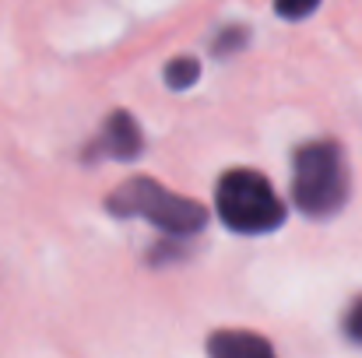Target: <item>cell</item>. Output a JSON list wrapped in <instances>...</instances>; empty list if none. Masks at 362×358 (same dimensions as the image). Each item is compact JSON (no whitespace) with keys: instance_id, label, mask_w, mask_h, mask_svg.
I'll return each mask as SVG.
<instances>
[{"instance_id":"obj_9","label":"cell","mask_w":362,"mask_h":358,"mask_svg":"<svg viewBox=\"0 0 362 358\" xmlns=\"http://www.w3.org/2000/svg\"><path fill=\"white\" fill-rule=\"evenodd\" d=\"M345 334H349V341L362 345V299H356L345 313Z\"/></svg>"},{"instance_id":"obj_6","label":"cell","mask_w":362,"mask_h":358,"mask_svg":"<svg viewBox=\"0 0 362 358\" xmlns=\"http://www.w3.org/2000/svg\"><path fill=\"white\" fill-rule=\"evenodd\" d=\"M197 78H201V64L194 56H176V60L165 64V85L176 88V92L197 85Z\"/></svg>"},{"instance_id":"obj_3","label":"cell","mask_w":362,"mask_h":358,"mask_svg":"<svg viewBox=\"0 0 362 358\" xmlns=\"http://www.w3.org/2000/svg\"><path fill=\"white\" fill-rule=\"evenodd\" d=\"M215 211L226 222V229L240 236L274 232L285 222V204L274 193L271 179H264L253 169H229L218 179L215 190Z\"/></svg>"},{"instance_id":"obj_8","label":"cell","mask_w":362,"mask_h":358,"mask_svg":"<svg viewBox=\"0 0 362 358\" xmlns=\"http://www.w3.org/2000/svg\"><path fill=\"white\" fill-rule=\"evenodd\" d=\"M317 7H320V0H274V11H278L281 18H288V21H303V18H310Z\"/></svg>"},{"instance_id":"obj_2","label":"cell","mask_w":362,"mask_h":358,"mask_svg":"<svg viewBox=\"0 0 362 358\" xmlns=\"http://www.w3.org/2000/svg\"><path fill=\"white\" fill-rule=\"evenodd\" d=\"M106 211L117 215V218H148L151 225H158L162 232H169L173 239L197 236L208 225V211L197 201L180 197V193L165 190L162 183H155L148 176L120 183L106 197Z\"/></svg>"},{"instance_id":"obj_4","label":"cell","mask_w":362,"mask_h":358,"mask_svg":"<svg viewBox=\"0 0 362 358\" xmlns=\"http://www.w3.org/2000/svg\"><path fill=\"white\" fill-rule=\"evenodd\" d=\"M144 151V133L137 126V119L130 117L127 109H113L99 137L85 148V162H99V158H120V162H134L137 155Z\"/></svg>"},{"instance_id":"obj_7","label":"cell","mask_w":362,"mask_h":358,"mask_svg":"<svg viewBox=\"0 0 362 358\" xmlns=\"http://www.w3.org/2000/svg\"><path fill=\"white\" fill-rule=\"evenodd\" d=\"M246 42H250V28H246V25H226V28L211 39V53H215V56H236Z\"/></svg>"},{"instance_id":"obj_1","label":"cell","mask_w":362,"mask_h":358,"mask_svg":"<svg viewBox=\"0 0 362 358\" xmlns=\"http://www.w3.org/2000/svg\"><path fill=\"white\" fill-rule=\"evenodd\" d=\"M292 201L306 218H331L349 201V165L334 141H310L292 155Z\"/></svg>"},{"instance_id":"obj_5","label":"cell","mask_w":362,"mask_h":358,"mask_svg":"<svg viewBox=\"0 0 362 358\" xmlns=\"http://www.w3.org/2000/svg\"><path fill=\"white\" fill-rule=\"evenodd\" d=\"M211 358H278L271 341L253 330H215L208 338Z\"/></svg>"}]
</instances>
